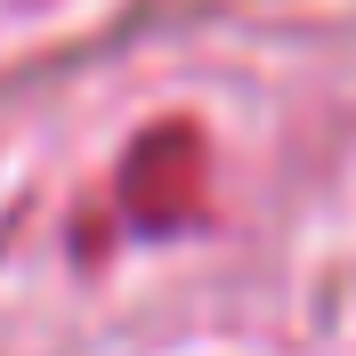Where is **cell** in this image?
Instances as JSON below:
<instances>
[{"label": "cell", "instance_id": "1", "mask_svg": "<svg viewBox=\"0 0 356 356\" xmlns=\"http://www.w3.org/2000/svg\"><path fill=\"white\" fill-rule=\"evenodd\" d=\"M122 211L146 235H170V227L202 219V138L186 122H162V130H146L130 146V162H122Z\"/></svg>", "mask_w": 356, "mask_h": 356}]
</instances>
